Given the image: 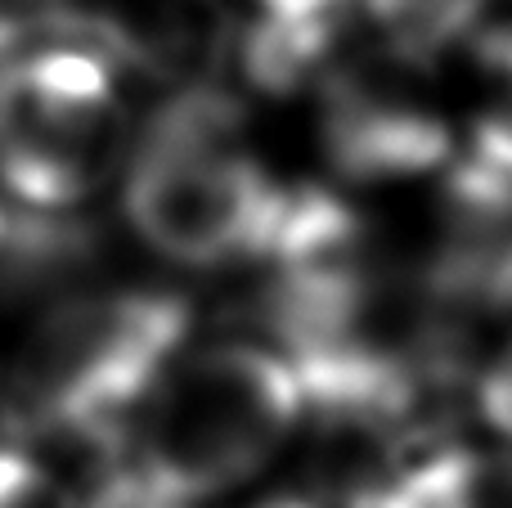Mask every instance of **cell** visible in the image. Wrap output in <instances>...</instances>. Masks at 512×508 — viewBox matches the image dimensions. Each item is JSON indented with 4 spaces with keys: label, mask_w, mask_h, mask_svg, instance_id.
I'll list each match as a JSON object with an SVG mask.
<instances>
[{
    "label": "cell",
    "mask_w": 512,
    "mask_h": 508,
    "mask_svg": "<svg viewBox=\"0 0 512 508\" xmlns=\"http://www.w3.org/2000/svg\"><path fill=\"white\" fill-rule=\"evenodd\" d=\"M301 176L265 135L261 104L234 81L198 77L144 104L113 194L117 230L171 279H239L274 248Z\"/></svg>",
    "instance_id": "6da1fadb"
},
{
    "label": "cell",
    "mask_w": 512,
    "mask_h": 508,
    "mask_svg": "<svg viewBox=\"0 0 512 508\" xmlns=\"http://www.w3.org/2000/svg\"><path fill=\"white\" fill-rule=\"evenodd\" d=\"M194 338V297L180 279L90 266L27 302L0 333V419L77 464L113 455Z\"/></svg>",
    "instance_id": "7a4b0ae2"
},
{
    "label": "cell",
    "mask_w": 512,
    "mask_h": 508,
    "mask_svg": "<svg viewBox=\"0 0 512 508\" xmlns=\"http://www.w3.org/2000/svg\"><path fill=\"white\" fill-rule=\"evenodd\" d=\"M144 104L140 81L95 41L14 23L0 36V203L32 221L113 203Z\"/></svg>",
    "instance_id": "3957f363"
},
{
    "label": "cell",
    "mask_w": 512,
    "mask_h": 508,
    "mask_svg": "<svg viewBox=\"0 0 512 508\" xmlns=\"http://www.w3.org/2000/svg\"><path fill=\"white\" fill-rule=\"evenodd\" d=\"M310 432L301 374L243 329L198 333L140 410L122 455L194 508H230L297 459Z\"/></svg>",
    "instance_id": "277c9868"
},
{
    "label": "cell",
    "mask_w": 512,
    "mask_h": 508,
    "mask_svg": "<svg viewBox=\"0 0 512 508\" xmlns=\"http://www.w3.org/2000/svg\"><path fill=\"white\" fill-rule=\"evenodd\" d=\"M423 72L373 50L351 23L342 50L292 104L306 113L319 180L333 189L409 185L459 162L463 126L423 86Z\"/></svg>",
    "instance_id": "5b68a950"
},
{
    "label": "cell",
    "mask_w": 512,
    "mask_h": 508,
    "mask_svg": "<svg viewBox=\"0 0 512 508\" xmlns=\"http://www.w3.org/2000/svg\"><path fill=\"white\" fill-rule=\"evenodd\" d=\"M369 508H512V450L445 446L378 477Z\"/></svg>",
    "instance_id": "8992f818"
},
{
    "label": "cell",
    "mask_w": 512,
    "mask_h": 508,
    "mask_svg": "<svg viewBox=\"0 0 512 508\" xmlns=\"http://www.w3.org/2000/svg\"><path fill=\"white\" fill-rule=\"evenodd\" d=\"M351 23L373 50L414 68H436L445 54L468 50L490 18L486 0H360Z\"/></svg>",
    "instance_id": "52a82bcc"
},
{
    "label": "cell",
    "mask_w": 512,
    "mask_h": 508,
    "mask_svg": "<svg viewBox=\"0 0 512 508\" xmlns=\"http://www.w3.org/2000/svg\"><path fill=\"white\" fill-rule=\"evenodd\" d=\"M463 153L512 180V18L486 23L463 50Z\"/></svg>",
    "instance_id": "ba28073f"
},
{
    "label": "cell",
    "mask_w": 512,
    "mask_h": 508,
    "mask_svg": "<svg viewBox=\"0 0 512 508\" xmlns=\"http://www.w3.org/2000/svg\"><path fill=\"white\" fill-rule=\"evenodd\" d=\"M63 508H194V504L162 491L131 455L113 450V455L81 459V468H72Z\"/></svg>",
    "instance_id": "9c48e42d"
},
{
    "label": "cell",
    "mask_w": 512,
    "mask_h": 508,
    "mask_svg": "<svg viewBox=\"0 0 512 508\" xmlns=\"http://www.w3.org/2000/svg\"><path fill=\"white\" fill-rule=\"evenodd\" d=\"M68 477L54 450L0 419V508H63Z\"/></svg>",
    "instance_id": "30bf717a"
},
{
    "label": "cell",
    "mask_w": 512,
    "mask_h": 508,
    "mask_svg": "<svg viewBox=\"0 0 512 508\" xmlns=\"http://www.w3.org/2000/svg\"><path fill=\"white\" fill-rule=\"evenodd\" d=\"M369 491L373 486H346L324 473H301L288 464L261 491H252L248 500L230 508H369Z\"/></svg>",
    "instance_id": "8fae6325"
},
{
    "label": "cell",
    "mask_w": 512,
    "mask_h": 508,
    "mask_svg": "<svg viewBox=\"0 0 512 508\" xmlns=\"http://www.w3.org/2000/svg\"><path fill=\"white\" fill-rule=\"evenodd\" d=\"M472 405H477L486 437L512 450V338L481 365L477 383H472Z\"/></svg>",
    "instance_id": "7c38bea8"
},
{
    "label": "cell",
    "mask_w": 512,
    "mask_h": 508,
    "mask_svg": "<svg viewBox=\"0 0 512 508\" xmlns=\"http://www.w3.org/2000/svg\"><path fill=\"white\" fill-rule=\"evenodd\" d=\"M234 5L256 18H342L360 0H234Z\"/></svg>",
    "instance_id": "4fadbf2b"
},
{
    "label": "cell",
    "mask_w": 512,
    "mask_h": 508,
    "mask_svg": "<svg viewBox=\"0 0 512 508\" xmlns=\"http://www.w3.org/2000/svg\"><path fill=\"white\" fill-rule=\"evenodd\" d=\"M23 5H27V0H0V36H5L9 27L23 18Z\"/></svg>",
    "instance_id": "5bb4252c"
},
{
    "label": "cell",
    "mask_w": 512,
    "mask_h": 508,
    "mask_svg": "<svg viewBox=\"0 0 512 508\" xmlns=\"http://www.w3.org/2000/svg\"><path fill=\"white\" fill-rule=\"evenodd\" d=\"M9 230H14V212L0 203V257H5V243H9Z\"/></svg>",
    "instance_id": "9a60e30c"
},
{
    "label": "cell",
    "mask_w": 512,
    "mask_h": 508,
    "mask_svg": "<svg viewBox=\"0 0 512 508\" xmlns=\"http://www.w3.org/2000/svg\"><path fill=\"white\" fill-rule=\"evenodd\" d=\"M499 284H504V302L512 306V257L504 261V279H499Z\"/></svg>",
    "instance_id": "2e32d148"
},
{
    "label": "cell",
    "mask_w": 512,
    "mask_h": 508,
    "mask_svg": "<svg viewBox=\"0 0 512 508\" xmlns=\"http://www.w3.org/2000/svg\"><path fill=\"white\" fill-rule=\"evenodd\" d=\"M0 396H5V351H0Z\"/></svg>",
    "instance_id": "e0dca14e"
}]
</instances>
